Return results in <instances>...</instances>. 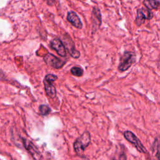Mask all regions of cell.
I'll use <instances>...</instances> for the list:
<instances>
[{"instance_id":"cell-9","label":"cell","mask_w":160,"mask_h":160,"mask_svg":"<svg viewBox=\"0 0 160 160\" xmlns=\"http://www.w3.org/2000/svg\"><path fill=\"white\" fill-rule=\"evenodd\" d=\"M92 34L96 32L100 28L102 23V16L100 9L98 7H93L91 16Z\"/></svg>"},{"instance_id":"cell-12","label":"cell","mask_w":160,"mask_h":160,"mask_svg":"<svg viewBox=\"0 0 160 160\" xmlns=\"http://www.w3.org/2000/svg\"><path fill=\"white\" fill-rule=\"evenodd\" d=\"M142 4L149 10L158 9L160 5V0H143Z\"/></svg>"},{"instance_id":"cell-5","label":"cell","mask_w":160,"mask_h":160,"mask_svg":"<svg viewBox=\"0 0 160 160\" xmlns=\"http://www.w3.org/2000/svg\"><path fill=\"white\" fill-rule=\"evenodd\" d=\"M64 46L65 47L66 50L68 51L70 56L73 58L78 59L80 56V52L75 48L74 43L71 39V36L68 34L65 33L63 35V41H62Z\"/></svg>"},{"instance_id":"cell-13","label":"cell","mask_w":160,"mask_h":160,"mask_svg":"<svg viewBox=\"0 0 160 160\" xmlns=\"http://www.w3.org/2000/svg\"><path fill=\"white\" fill-rule=\"evenodd\" d=\"M71 72L72 75L76 77H81L84 74L83 69L79 66H74L71 69Z\"/></svg>"},{"instance_id":"cell-3","label":"cell","mask_w":160,"mask_h":160,"mask_svg":"<svg viewBox=\"0 0 160 160\" xmlns=\"http://www.w3.org/2000/svg\"><path fill=\"white\" fill-rule=\"evenodd\" d=\"M58 79V76L53 74H48L44 78L43 83L46 94L51 98L56 96V89L53 84V82Z\"/></svg>"},{"instance_id":"cell-15","label":"cell","mask_w":160,"mask_h":160,"mask_svg":"<svg viewBox=\"0 0 160 160\" xmlns=\"http://www.w3.org/2000/svg\"><path fill=\"white\" fill-rule=\"evenodd\" d=\"M112 160H127V157L126 154L124 152L121 153L120 154L118 155V157L114 156L112 159Z\"/></svg>"},{"instance_id":"cell-14","label":"cell","mask_w":160,"mask_h":160,"mask_svg":"<svg viewBox=\"0 0 160 160\" xmlns=\"http://www.w3.org/2000/svg\"><path fill=\"white\" fill-rule=\"evenodd\" d=\"M39 113L42 116H47L51 112V108L46 104H41L39 107Z\"/></svg>"},{"instance_id":"cell-6","label":"cell","mask_w":160,"mask_h":160,"mask_svg":"<svg viewBox=\"0 0 160 160\" xmlns=\"http://www.w3.org/2000/svg\"><path fill=\"white\" fill-rule=\"evenodd\" d=\"M153 18V13L151 10L142 7L137 10V15L135 19V23L138 26H141L144 23L146 19L150 20Z\"/></svg>"},{"instance_id":"cell-16","label":"cell","mask_w":160,"mask_h":160,"mask_svg":"<svg viewBox=\"0 0 160 160\" xmlns=\"http://www.w3.org/2000/svg\"><path fill=\"white\" fill-rule=\"evenodd\" d=\"M44 1L49 6H52L55 2V0H44Z\"/></svg>"},{"instance_id":"cell-7","label":"cell","mask_w":160,"mask_h":160,"mask_svg":"<svg viewBox=\"0 0 160 160\" xmlns=\"http://www.w3.org/2000/svg\"><path fill=\"white\" fill-rule=\"evenodd\" d=\"M23 146L24 148L28 151V152L31 155L34 160H41L42 155L38 148L34 146V144L28 139L22 138H21Z\"/></svg>"},{"instance_id":"cell-2","label":"cell","mask_w":160,"mask_h":160,"mask_svg":"<svg viewBox=\"0 0 160 160\" xmlns=\"http://www.w3.org/2000/svg\"><path fill=\"white\" fill-rule=\"evenodd\" d=\"M136 54L132 51H125L119 59L118 69L121 72L127 71L135 62Z\"/></svg>"},{"instance_id":"cell-8","label":"cell","mask_w":160,"mask_h":160,"mask_svg":"<svg viewBox=\"0 0 160 160\" xmlns=\"http://www.w3.org/2000/svg\"><path fill=\"white\" fill-rule=\"evenodd\" d=\"M43 59L46 64L55 69L61 68L66 64L65 61L59 59V58L51 53L46 54L44 56Z\"/></svg>"},{"instance_id":"cell-1","label":"cell","mask_w":160,"mask_h":160,"mask_svg":"<svg viewBox=\"0 0 160 160\" xmlns=\"http://www.w3.org/2000/svg\"><path fill=\"white\" fill-rule=\"evenodd\" d=\"M91 134L88 131H84L79 137H78L73 144L75 152L78 154H82L86 148L90 144Z\"/></svg>"},{"instance_id":"cell-10","label":"cell","mask_w":160,"mask_h":160,"mask_svg":"<svg viewBox=\"0 0 160 160\" xmlns=\"http://www.w3.org/2000/svg\"><path fill=\"white\" fill-rule=\"evenodd\" d=\"M50 47L56 51L60 56L65 57L66 56V50L62 41L60 39L56 38L52 39L50 42Z\"/></svg>"},{"instance_id":"cell-4","label":"cell","mask_w":160,"mask_h":160,"mask_svg":"<svg viewBox=\"0 0 160 160\" xmlns=\"http://www.w3.org/2000/svg\"><path fill=\"white\" fill-rule=\"evenodd\" d=\"M123 134H124V138L130 143H131L139 152H141V153L147 152V149H146V148L143 146L141 141L138 138V137L132 132L130 131H126Z\"/></svg>"},{"instance_id":"cell-11","label":"cell","mask_w":160,"mask_h":160,"mask_svg":"<svg viewBox=\"0 0 160 160\" xmlns=\"http://www.w3.org/2000/svg\"><path fill=\"white\" fill-rule=\"evenodd\" d=\"M66 19L69 22L76 28L79 29L82 28V23L81 21V19L74 11H69L68 12Z\"/></svg>"}]
</instances>
